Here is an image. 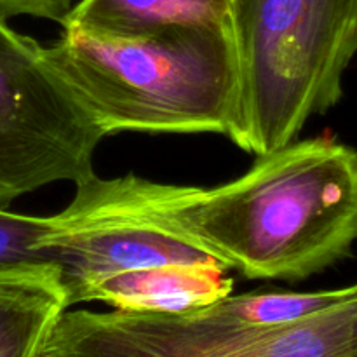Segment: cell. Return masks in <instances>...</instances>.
Listing matches in <instances>:
<instances>
[{"instance_id": "1", "label": "cell", "mask_w": 357, "mask_h": 357, "mask_svg": "<svg viewBox=\"0 0 357 357\" xmlns=\"http://www.w3.org/2000/svg\"><path fill=\"white\" fill-rule=\"evenodd\" d=\"M155 202L227 271L305 281L357 243V149L326 136L295 139L218 187L155 183Z\"/></svg>"}, {"instance_id": "2", "label": "cell", "mask_w": 357, "mask_h": 357, "mask_svg": "<svg viewBox=\"0 0 357 357\" xmlns=\"http://www.w3.org/2000/svg\"><path fill=\"white\" fill-rule=\"evenodd\" d=\"M45 56L105 136L149 131L230 138L236 128L239 72L232 28L129 38L63 28Z\"/></svg>"}, {"instance_id": "3", "label": "cell", "mask_w": 357, "mask_h": 357, "mask_svg": "<svg viewBox=\"0 0 357 357\" xmlns=\"http://www.w3.org/2000/svg\"><path fill=\"white\" fill-rule=\"evenodd\" d=\"M232 38L239 100L230 139L265 155L344 96L357 54V0H234Z\"/></svg>"}, {"instance_id": "4", "label": "cell", "mask_w": 357, "mask_h": 357, "mask_svg": "<svg viewBox=\"0 0 357 357\" xmlns=\"http://www.w3.org/2000/svg\"><path fill=\"white\" fill-rule=\"evenodd\" d=\"M51 357H357V282L338 302L275 326L194 331L171 314L65 310Z\"/></svg>"}, {"instance_id": "5", "label": "cell", "mask_w": 357, "mask_h": 357, "mask_svg": "<svg viewBox=\"0 0 357 357\" xmlns=\"http://www.w3.org/2000/svg\"><path fill=\"white\" fill-rule=\"evenodd\" d=\"M105 135L45 56L0 14V206L94 176Z\"/></svg>"}, {"instance_id": "6", "label": "cell", "mask_w": 357, "mask_h": 357, "mask_svg": "<svg viewBox=\"0 0 357 357\" xmlns=\"http://www.w3.org/2000/svg\"><path fill=\"white\" fill-rule=\"evenodd\" d=\"M75 188L72 202L52 216L44 239L68 309L108 275L167 264L225 268L159 211L155 181L136 174L110 180L94 174Z\"/></svg>"}, {"instance_id": "7", "label": "cell", "mask_w": 357, "mask_h": 357, "mask_svg": "<svg viewBox=\"0 0 357 357\" xmlns=\"http://www.w3.org/2000/svg\"><path fill=\"white\" fill-rule=\"evenodd\" d=\"M211 265L167 264L100 279L84 291L80 303L103 302L114 310L181 314L201 309L232 293L234 279Z\"/></svg>"}, {"instance_id": "8", "label": "cell", "mask_w": 357, "mask_h": 357, "mask_svg": "<svg viewBox=\"0 0 357 357\" xmlns=\"http://www.w3.org/2000/svg\"><path fill=\"white\" fill-rule=\"evenodd\" d=\"M234 0H80L63 20L100 37H146L180 28H232Z\"/></svg>"}, {"instance_id": "9", "label": "cell", "mask_w": 357, "mask_h": 357, "mask_svg": "<svg viewBox=\"0 0 357 357\" xmlns=\"http://www.w3.org/2000/svg\"><path fill=\"white\" fill-rule=\"evenodd\" d=\"M65 310L61 286H0V357H37Z\"/></svg>"}, {"instance_id": "10", "label": "cell", "mask_w": 357, "mask_h": 357, "mask_svg": "<svg viewBox=\"0 0 357 357\" xmlns=\"http://www.w3.org/2000/svg\"><path fill=\"white\" fill-rule=\"evenodd\" d=\"M52 216H24L0 209V286H61L45 246Z\"/></svg>"}, {"instance_id": "11", "label": "cell", "mask_w": 357, "mask_h": 357, "mask_svg": "<svg viewBox=\"0 0 357 357\" xmlns=\"http://www.w3.org/2000/svg\"><path fill=\"white\" fill-rule=\"evenodd\" d=\"M73 7V0H0V14L9 16H33L58 21L59 24Z\"/></svg>"}, {"instance_id": "12", "label": "cell", "mask_w": 357, "mask_h": 357, "mask_svg": "<svg viewBox=\"0 0 357 357\" xmlns=\"http://www.w3.org/2000/svg\"><path fill=\"white\" fill-rule=\"evenodd\" d=\"M37 357H51V356H49V354H47V352H45V351H44V347H42V351H40V352H38V354H37Z\"/></svg>"}]
</instances>
